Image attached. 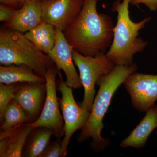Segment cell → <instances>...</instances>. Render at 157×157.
<instances>
[{"label": "cell", "instance_id": "cell-1", "mask_svg": "<svg viewBox=\"0 0 157 157\" xmlns=\"http://www.w3.org/2000/svg\"><path fill=\"white\" fill-rule=\"evenodd\" d=\"M98 0H84L81 11L63 32L73 49L85 56L105 52L112 44L115 26L107 14L98 13Z\"/></svg>", "mask_w": 157, "mask_h": 157}, {"label": "cell", "instance_id": "cell-2", "mask_svg": "<svg viewBox=\"0 0 157 157\" xmlns=\"http://www.w3.org/2000/svg\"><path fill=\"white\" fill-rule=\"evenodd\" d=\"M137 69L135 63L130 65H116L112 71L98 79L96 84L100 86L95 98L92 109L87 123L77 137L79 143L84 142L91 137V146L96 152H101L109 144L108 139L101 136L104 128L103 119L108 110L113 96L116 91L127 77L136 72Z\"/></svg>", "mask_w": 157, "mask_h": 157}, {"label": "cell", "instance_id": "cell-3", "mask_svg": "<svg viewBox=\"0 0 157 157\" xmlns=\"http://www.w3.org/2000/svg\"><path fill=\"white\" fill-rule=\"evenodd\" d=\"M131 0H116L111 11L117 13V21L114 29L112 44L107 52V56L116 65L133 63L134 55L143 51L148 42L139 37V31L151 19L149 16L138 22L132 21L129 6Z\"/></svg>", "mask_w": 157, "mask_h": 157}, {"label": "cell", "instance_id": "cell-4", "mask_svg": "<svg viewBox=\"0 0 157 157\" xmlns=\"http://www.w3.org/2000/svg\"><path fill=\"white\" fill-rule=\"evenodd\" d=\"M0 64L26 65L45 78L49 69L56 67L50 56L36 47L24 34L4 26L0 29Z\"/></svg>", "mask_w": 157, "mask_h": 157}, {"label": "cell", "instance_id": "cell-5", "mask_svg": "<svg viewBox=\"0 0 157 157\" xmlns=\"http://www.w3.org/2000/svg\"><path fill=\"white\" fill-rule=\"evenodd\" d=\"M73 57L79 70V77L84 90L83 101L80 106L91 112L97 81L102 76L109 74L115 65L104 52H100L94 56H85L73 49Z\"/></svg>", "mask_w": 157, "mask_h": 157}, {"label": "cell", "instance_id": "cell-6", "mask_svg": "<svg viewBox=\"0 0 157 157\" xmlns=\"http://www.w3.org/2000/svg\"><path fill=\"white\" fill-rule=\"evenodd\" d=\"M59 77L60 79L57 90L61 94L62 98H59V102L64 122L65 135L62 140V149L66 156L70 138L74 132L84 128L89 118L90 112L83 109L76 103L73 97V88L64 82L62 75Z\"/></svg>", "mask_w": 157, "mask_h": 157}, {"label": "cell", "instance_id": "cell-7", "mask_svg": "<svg viewBox=\"0 0 157 157\" xmlns=\"http://www.w3.org/2000/svg\"><path fill=\"white\" fill-rule=\"evenodd\" d=\"M61 76L56 67L50 68L45 75L46 84V98L41 115L36 121L29 124L32 128L44 127L53 130L57 138L64 136V122L59 108V98L56 95V78Z\"/></svg>", "mask_w": 157, "mask_h": 157}, {"label": "cell", "instance_id": "cell-8", "mask_svg": "<svg viewBox=\"0 0 157 157\" xmlns=\"http://www.w3.org/2000/svg\"><path fill=\"white\" fill-rule=\"evenodd\" d=\"M123 84L131 98L133 107L147 112L155 106L157 100V75L135 73L129 75Z\"/></svg>", "mask_w": 157, "mask_h": 157}, {"label": "cell", "instance_id": "cell-9", "mask_svg": "<svg viewBox=\"0 0 157 157\" xmlns=\"http://www.w3.org/2000/svg\"><path fill=\"white\" fill-rule=\"evenodd\" d=\"M84 0H40L43 21L64 32L81 11Z\"/></svg>", "mask_w": 157, "mask_h": 157}, {"label": "cell", "instance_id": "cell-10", "mask_svg": "<svg viewBox=\"0 0 157 157\" xmlns=\"http://www.w3.org/2000/svg\"><path fill=\"white\" fill-rule=\"evenodd\" d=\"M46 94L45 82H25L17 83L14 99L21 106L31 124L39 118L45 104Z\"/></svg>", "mask_w": 157, "mask_h": 157}, {"label": "cell", "instance_id": "cell-11", "mask_svg": "<svg viewBox=\"0 0 157 157\" xmlns=\"http://www.w3.org/2000/svg\"><path fill=\"white\" fill-rule=\"evenodd\" d=\"M73 48L65 38L63 32L56 29V42L48 53L59 70H62L66 76L65 83L69 87L76 89L82 87L79 75L74 66Z\"/></svg>", "mask_w": 157, "mask_h": 157}, {"label": "cell", "instance_id": "cell-12", "mask_svg": "<svg viewBox=\"0 0 157 157\" xmlns=\"http://www.w3.org/2000/svg\"><path fill=\"white\" fill-rule=\"evenodd\" d=\"M43 21L40 0H29L17 9L13 18L4 23L3 26L22 33L36 28Z\"/></svg>", "mask_w": 157, "mask_h": 157}, {"label": "cell", "instance_id": "cell-13", "mask_svg": "<svg viewBox=\"0 0 157 157\" xmlns=\"http://www.w3.org/2000/svg\"><path fill=\"white\" fill-rule=\"evenodd\" d=\"M29 124H20L0 133V157H22L27 137L32 130Z\"/></svg>", "mask_w": 157, "mask_h": 157}, {"label": "cell", "instance_id": "cell-14", "mask_svg": "<svg viewBox=\"0 0 157 157\" xmlns=\"http://www.w3.org/2000/svg\"><path fill=\"white\" fill-rule=\"evenodd\" d=\"M146 112V115L139 125L121 141L120 144L121 147H132L141 149L145 146L149 136L157 128V105H155Z\"/></svg>", "mask_w": 157, "mask_h": 157}, {"label": "cell", "instance_id": "cell-15", "mask_svg": "<svg viewBox=\"0 0 157 157\" xmlns=\"http://www.w3.org/2000/svg\"><path fill=\"white\" fill-rule=\"evenodd\" d=\"M25 82H45L46 80L26 65L0 66V83L10 84Z\"/></svg>", "mask_w": 157, "mask_h": 157}, {"label": "cell", "instance_id": "cell-16", "mask_svg": "<svg viewBox=\"0 0 157 157\" xmlns=\"http://www.w3.org/2000/svg\"><path fill=\"white\" fill-rule=\"evenodd\" d=\"M53 130L44 127L32 128L25 140L23 149V157H40L50 142Z\"/></svg>", "mask_w": 157, "mask_h": 157}, {"label": "cell", "instance_id": "cell-17", "mask_svg": "<svg viewBox=\"0 0 157 157\" xmlns=\"http://www.w3.org/2000/svg\"><path fill=\"white\" fill-rule=\"evenodd\" d=\"M24 35L36 47L47 55L53 48L55 43L56 29L45 21H42Z\"/></svg>", "mask_w": 157, "mask_h": 157}, {"label": "cell", "instance_id": "cell-18", "mask_svg": "<svg viewBox=\"0 0 157 157\" xmlns=\"http://www.w3.org/2000/svg\"><path fill=\"white\" fill-rule=\"evenodd\" d=\"M0 122L1 132L7 131L20 124L27 123L25 112L15 99H13L6 107Z\"/></svg>", "mask_w": 157, "mask_h": 157}, {"label": "cell", "instance_id": "cell-19", "mask_svg": "<svg viewBox=\"0 0 157 157\" xmlns=\"http://www.w3.org/2000/svg\"><path fill=\"white\" fill-rule=\"evenodd\" d=\"M17 84L0 83V121L2 119L3 113L6 107L14 99Z\"/></svg>", "mask_w": 157, "mask_h": 157}, {"label": "cell", "instance_id": "cell-20", "mask_svg": "<svg viewBox=\"0 0 157 157\" xmlns=\"http://www.w3.org/2000/svg\"><path fill=\"white\" fill-rule=\"evenodd\" d=\"M61 138H57L55 141L50 142L40 157H66L62 149Z\"/></svg>", "mask_w": 157, "mask_h": 157}, {"label": "cell", "instance_id": "cell-21", "mask_svg": "<svg viewBox=\"0 0 157 157\" xmlns=\"http://www.w3.org/2000/svg\"><path fill=\"white\" fill-rule=\"evenodd\" d=\"M16 9L1 4L0 5V21L6 22L11 20L15 15Z\"/></svg>", "mask_w": 157, "mask_h": 157}, {"label": "cell", "instance_id": "cell-22", "mask_svg": "<svg viewBox=\"0 0 157 157\" xmlns=\"http://www.w3.org/2000/svg\"><path fill=\"white\" fill-rule=\"evenodd\" d=\"M143 4L151 11H157V0H131L130 4L138 6Z\"/></svg>", "mask_w": 157, "mask_h": 157}, {"label": "cell", "instance_id": "cell-23", "mask_svg": "<svg viewBox=\"0 0 157 157\" xmlns=\"http://www.w3.org/2000/svg\"><path fill=\"white\" fill-rule=\"evenodd\" d=\"M29 0H0L1 4L12 9H19Z\"/></svg>", "mask_w": 157, "mask_h": 157}]
</instances>
